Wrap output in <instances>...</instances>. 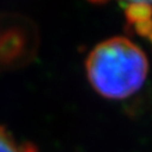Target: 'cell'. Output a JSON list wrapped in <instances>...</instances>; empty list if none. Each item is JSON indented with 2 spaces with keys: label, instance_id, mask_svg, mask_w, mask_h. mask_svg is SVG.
Wrapping results in <instances>:
<instances>
[{
  "label": "cell",
  "instance_id": "obj_5",
  "mask_svg": "<svg viewBox=\"0 0 152 152\" xmlns=\"http://www.w3.org/2000/svg\"><path fill=\"white\" fill-rule=\"evenodd\" d=\"M148 39H150V41H151V42H152V34H151V35H150V36H148Z\"/></svg>",
  "mask_w": 152,
  "mask_h": 152
},
{
  "label": "cell",
  "instance_id": "obj_4",
  "mask_svg": "<svg viewBox=\"0 0 152 152\" xmlns=\"http://www.w3.org/2000/svg\"><path fill=\"white\" fill-rule=\"evenodd\" d=\"M134 28H135V31H137L140 36L148 37V36L152 34V18L137 22V23L134 24Z\"/></svg>",
  "mask_w": 152,
  "mask_h": 152
},
{
  "label": "cell",
  "instance_id": "obj_3",
  "mask_svg": "<svg viewBox=\"0 0 152 152\" xmlns=\"http://www.w3.org/2000/svg\"><path fill=\"white\" fill-rule=\"evenodd\" d=\"M0 152H34V148L18 144L0 126Z\"/></svg>",
  "mask_w": 152,
  "mask_h": 152
},
{
  "label": "cell",
  "instance_id": "obj_2",
  "mask_svg": "<svg viewBox=\"0 0 152 152\" xmlns=\"http://www.w3.org/2000/svg\"><path fill=\"white\" fill-rule=\"evenodd\" d=\"M125 6L126 17L129 23L135 24L137 22L152 18V3L148 1H133L121 4Z\"/></svg>",
  "mask_w": 152,
  "mask_h": 152
},
{
  "label": "cell",
  "instance_id": "obj_1",
  "mask_svg": "<svg viewBox=\"0 0 152 152\" xmlns=\"http://www.w3.org/2000/svg\"><path fill=\"white\" fill-rule=\"evenodd\" d=\"M147 71L146 55L126 37L101 42L86 60V73L92 88L107 98L120 99L137 92Z\"/></svg>",
  "mask_w": 152,
  "mask_h": 152
}]
</instances>
